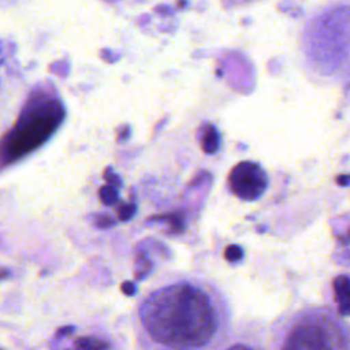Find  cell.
Segmentation results:
<instances>
[{"mask_svg":"<svg viewBox=\"0 0 350 350\" xmlns=\"http://www.w3.org/2000/svg\"><path fill=\"white\" fill-rule=\"evenodd\" d=\"M230 332L227 297L215 283L196 275L160 279L134 310L137 350H219Z\"/></svg>","mask_w":350,"mask_h":350,"instance_id":"1","label":"cell"},{"mask_svg":"<svg viewBox=\"0 0 350 350\" xmlns=\"http://www.w3.org/2000/svg\"><path fill=\"white\" fill-rule=\"evenodd\" d=\"M267 350H350L349 327L328 305H308L280 316Z\"/></svg>","mask_w":350,"mask_h":350,"instance_id":"2","label":"cell"},{"mask_svg":"<svg viewBox=\"0 0 350 350\" xmlns=\"http://www.w3.org/2000/svg\"><path fill=\"white\" fill-rule=\"evenodd\" d=\"M63 107L55 98L36 101L23 111L18 123L4 142V154L19 159L44 144L63 119Z\"/></svg>","mask_w":350,"mask_h":350,"instance_id":"3","label":"cell"},{"mask_svg":"<svg viewBox=\"0 0 350 350\" xmlns=\"http://www.w3.org/2000/svg\"><path fill=\"white\" fill-rule=\"evenodd\" d=\"M228 182L237 197L245 201H253L265 191L268 176L257 163L242 161L232 168Z\"/></svg>","mask_w":350,"mask_h":350,"instance_id":"4","label":"cell"},{"mask_svg":"<svg viewBox=\"0 0 350 350\" xmlns=\"http://www.w3.org/2000/svg\"><path fill=\"white\" fill-rule=\"evenodd\" d=\"M219 350H267V346L260 335L252 332L245 334L238 329L235 334L230 332Z\"/></svg>","mask_w":350,"mask_h":350,"instance_id":"5","label":"cell"}]
</instances>
